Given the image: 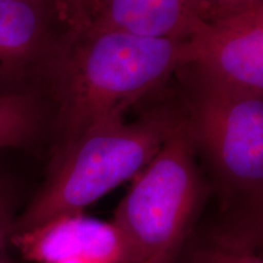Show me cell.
<instances>
[{"label": "cell", "mask_w": 263, "mask_h": 263, "mask_svg": "<svg viewBox=\"0 0 263 263\" xmlns=\"http://www.w3.org/2000/svg\"><path fill=\"white\" fill-rule=\"evenodd\" d=\"M211 17L202 0H97L88 29L185 41L197 20Z\"/></svg>", "instance_id": "8"}, {"label": "cell", "mask_w": 263, "mask_h": 263, "mask_svg": "<svg viewBox=\"0 0 263 263\" xmlns=\"http://www.w3.org/2000/svg\"><path fill=\"white\" fill-rule=\"evenodd\" d=\"M67 34L48 2H0V95L48 89Z\"/></svg>", "instance_id": "5"}, {"label": "cell", "mask_w": 263, "mask_h": 263, "mask_svg": "<svg viewBox=\"0 0 263 263\" xmlns=\"http://www.w3.org/2000/svg\"><path fill=\"white\" fill-rule=\"evenodd\" d=\"M174 106L151 110L133 123L117 121L94 128L51 153L47 177L15 221L12 235L65 216L81 215L110 190L136 178L159 153L180 121Z\"/></svg>", "instance_id": "3"}, {"label": "cell", "mask_w": 263, "mask_h": 263, "mask_svg": "<svg viewBox=\"0 0 263 263\" xmlns=\"http://www.w3.org/2000/svg\"><path fill=\"white\" fill-rule=\"evenodd\" d=\"M10 245L34 263H62L82 259L91 263H121L122 242L112 223L81 215L65 216L22 234Z\"/></svg>", "instance_id": "7"}, {"label": "cell", "mask_w": 263, "mask_h": 263, "mask_svg": "<svg viewBox=\"0 0 263 263\" xmlns=\"http://www.w3.org/2000/svg\"><path fill=\"white\" fill-rule=\"evenodd\" d=\"M182 259L178 263H203L200 255L197 254L195 246H192L186 242V245L184 246L183 251H182Z\"/></svg>", "instance_id": "14"}, {"label": "cell", "mask_w": 263, "mask_h": 263, "mask_svg": "<svg viewBox=\"0 0 263 263\" xmlns=\"http://www.w3.org/2000/svg\"><path fill=\"white\" fill-rule=\"evenodd\" d=\"M0 263H10L8 258H4V259H0Z\"/></svg>", "instance_id": "16"}, {"label": "cell", "mask_w": 263, "mask_h": 263, "mask_svg": "<svg viewBox=\"0 0 263 263\" xmlns=\"http://www.w3.org/2000/svg\"><path fill=\"white\" fill-rule=\"evenodd\" d=\"M50 108L37 94L0 95V150L35 145L50 123Z\"/></svg>", "instance_id": "9"}, {"label": "cell", "mask_w": 263, "mask_h": 263, "mask_svg": "<svg viewBox=\"0 0 263 263\" xmlns=\"http://www.w3.org/2000/svg\"><path fill=\"white\" fill-rule=\"evenodd\" d=\"M261 240L262 232L221 226L195 249L203 263H263L257 252Z\"/></svg>", "instance_id": "10"}, {"label": "cell", "mask_w": 263, "mask_h": 263, "mask_svg": "<svg viewBox=\"0 0 263 263\" xmlns=\"http://www.w3.org/2000/svg\"><path fill=\"white\" fill-rule=\"evenodd\" d=\"M236 89L263 93V2L197 20L184 41V65Z\"/></svg>", "instance_id": "6"}, {"label": "cell", "mask_w": 263, "mask_h": 263, "mask_svg": "<svg viewBox=\"0 0 263 263\" xmlns=\"http://www.w3.org/2000/svg\"><path fill=\"white\" fill-rule=\"evenodd\" d=\"M62 263H91V262H87V261H82V259H71V261H66Z\"/></svg>", "instance_id": "15"}, {"label": "cell", "mask_w": 263, "mask_h": 263, "mask_svg": "<svg viewBox=\"0 0 263 263\" xmlns=\"http://www.w3.org/2000/svg\"><path fill=\"white\" fill-rule=\"evenodd\" d=\"M209 193L180 116L115 211L121 263L178 262Z\"/></svg>", "instance_id": "4"}, {"label": "cell", "mask_w": 263, "mask_h": 263, "mask_svg": "<svg viewBox=\"0 0 263 263\" xmlns=\"http://www.w3.org/2000/svg\"><path fill=\"white\" fill-rule=\"evenodd\" d=\"M18 215V199L14 184L0 171V259L8 258L6 248L10 245Z\"/></svg>", "instance_id": "12"}, {"label": "cell", "mask_w": 263, "mask_h": 263, "mask_svg": "<svg viewBox=\"0 0 263 263\" xmlns=\"http://www.w3.org/2000/svg\"><path fill=\"white\" fill-rule=\"evenodd\" d=\"M202 2L210 10L212 17H216V16L226 14V12L234 11V10L245 8V6L256 4V3H261L263 0H202Z\"/></svg>", "instance_id": "13"}, {"label": "cell", "mask_w": 263, "mask_h": 263, "mask_svg": "<svg viewBox=\"0 0 263 263\" xmlns=\"http://www.w3.org/2000/svg\"><path fill=\"white\" fill-rule=\"evenodd\" d=\"M0 2H9V0H0ZM43 2H48V0H43ZM49 5H50V4H49Z\"/></svg>", "instance_id": "17"}, {"label": "cell", "mask_w": 263, "mask_h": 263, "mask_svg": "<svg viewBox=\"0 0 263 263\" xmlns=\"http://www.w3.org/2000/svg\"><path fill=\"white\" fill-rule=\"evenodd\" d=\"M178 73L184 126L211 171L226 222L262 224L263 93L222 84L188 66Z\"/></svg>", "instance_id": "2"}, {"label": "cell", "mask_w": 263, "mask_h": 263, "mask_svg": "<svg viewBox=\"0 0 263 263\" xmlns=\"http://www.w3.org/2000/svg\"><path fill=\"white\" fill-rule=\"evenodd\" d=\"M184 65V41L88 29L68 38L52 73L55 144L64 150L87 132L123 120V114L160 89Z\"/></svg>", "instance_id": "1"}, {"label": "cell", "mask_w": 263, "mask_h": 263, "mask_svg": "<svg viewBox=\"0 0 263 263\" xmlns=\"http://www.w3.org/2000/svg\"><path fill=\"white\" fill-rule=\"evenodd\" d=\"M55 17L68 38H74L90 27L97 0H48Z\"/></svg>", "instance_id": "11"}]
</instances>
